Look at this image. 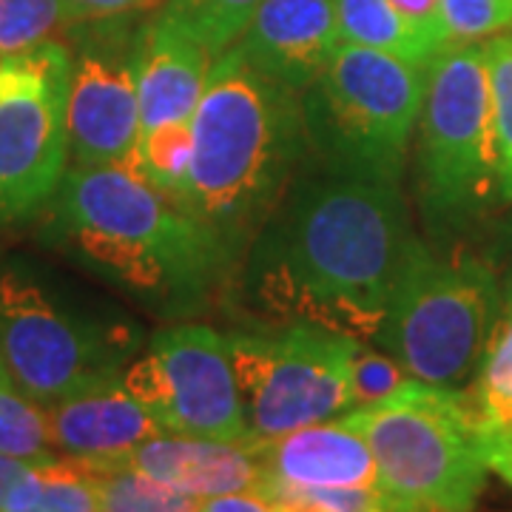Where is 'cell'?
<instances>
[{
    "instance_id": "d6a6232c",
    "label": "cell",
    "mask_w": 512,
    "mask_h": 512,
    "mask_svg": "<svg viewBox=\"0 0 512 512\" xmlns=\"http://www.w3.org/2000/svg\"><path fill=\"white\" fill-rule=\"evenodd\" d=\"M481 450H484V461H487L490 473H498L512 487V433L484 436Z\"/></svg>"
},
{
    "instance_id": "52a82bcc",
    "label": "cell",
    "mask_w": 512,
    "mask_h": 512,
    "mask_svg": "<svg viewBox=\"0 0 512 512\" xmlns=\"http://www.w3.org/2000/svg\"><path fill=\"white\" fill-rule=\"evenodd\" d=\"M376 458L384 512H473L487 461L464 390L413 379L390 399L339 416Z\"/></svg>"
},
{
    "instance_id": "2e32d148",
    "label": "cell",
    "mask_w": 512,
    "mask_h": 512,
    "mask_svg": "<svg viewBox=\"0 0 512 512\" xmlns=\"http://www.w3.org/2000/svg\"><path fill=\"white\" fill-rule=\"evenodd\" d=\"M248 444L259 476L293 487H376V458L367 441L339 419Z\"/></svg>"
},
{
    "instance_id": "836d02e7",
    "label": "cell",
    "mask_w": 512,
    "mask_h": 512,
    "mask_svg": "<svg viewBox=\"0 0 512 512\" xmlns=\"http://www.w3.org/2000/svg\"><path fill=\"white\" fill-rule=\"evenodd\" d=\"M504 234V248H501V268H495V274L501 279V296H504V308H512V214L501 225Z\"/></svg>"
},
{
    "instance_id": "7a4b0ae2",
    "label": "cell",
    "mask_w": 512,
    "mask_h": 512,
    "mask_svg": "<svg viewBox=\"0 0 512 512\" xmlns=\"http://www.w3.org/2000/svg\"><path fill=\"white\" fill-rule=\"evenodd\" d=\"M43 211L57 248L171 322L205 311L237 274L220 234L128 165H72Z\"/></svg>"
},
{
    "instance_id": "4dcf8cb0",
    "label": "cell",
    "mask_w": 512,
    "mask_h": 512,
    "mask_svg": "<svg viewBox=\"0 0 512 512\" xmlns=\"http://www.w3.org/2000/svg\"><path fill=\"white\" fill-rule=\"evenodd\" d=\"M390 3L413 29L436 40L439 46H447L444 26H441V0H390Z\"/></svg>"
},
{
    "instance_id": "603a6c76",
    "label": "cell",
    "mask_w": 512,
    "mask_h": 512,
    "mask_svg": "<svg viewBox=\"0 0 512 512\" xmlns=\"http://www.w3.org/2000/svg\"><path fill=\"white\" fill-rule=\"evenodd\" d=\"M191 154H194L191 123H165L154 131L140 134L137 154H134V171L151 188H157L168 200L180 205L185 177L191 168Z\"/></svg>"
},
{
    "instance_id": "d6986e66",
    "label": "cell",
    "mask_w": 512,
    "mask_h": 512,
    "mask_svg": "<svg viewBox=\"0 0 512 512\" xmlns=\"http://www.w3.org/2000/svg\"><path fill=\"white\" fill-rule=\"evenodd\" d=\"M0 512H97V476L80 458L40 464L20 478Z\"/></svg>"
},
{
    "instance_id": "ba28073f",
    "label": "cell",
    "mask_w": 512,
    "mask_h": 512,
    "mask_svg": "<svg viewBox=\"0 0 512 512\" xmlns=\"http://www.w3.org/2000/svg\"><path fill=\"white\" fill-rule=\"evenodd\" d=\"M427 92V66L339 43L302 100L308 157L336 171L402 183Z\"/></svg>"
},
{
    "instance_id": "f546056e",
    "label": "cell",
    "mask_w": 512,
    "mask_h": 512,
    "mask_svg": "<svg viewBox=\"0 0 512 512\" xmlns=\"http://www.w3.org/2000/svg\"><path fill=\"white\" fill-rule=\"evenodd\" d=\"M72 23L80 20L120 18V15H146L160 9L165 0H63Z\"/></svg>"
},
{
    "instance_id": "5b68a950",
    "label": "cell",
    "mask_w": 512,
    "mask_h": 512,
    "mask_svg": "<svg viewBox=\"0 0 512 512\" xmlns=\"http://www.w3.org/2000/svg\"><path fill=\"white\" fill-rule=\"evenodd\" d=\"M143 330L123 308L32 262L0 265V365L40 407L123 376Z\"/></svg>"
},
{
    "instance_id": "ac0fdd59",
    "label": "cell",
    "mask_w": 512,
    "mask_h": 512,
    "mask_svg": "<svg viewBox=\"0 0 512 512\" xmlns=\"http://www.w3.org/2000/svg\"><path fill=\"white\" fill-rule=\"evenodd\" d=\"M339 40L353 46H367L376 52L410 60L416 66H427L441 46L393 9L390 0H333Z\"/></svg>"
},
{
    "instance_id": "9c48e42d",
    "label": "cell",
    "mask_w": 512,
    "mask_h": 512,
    "mask_svg": "<svg viewBox=\"0 0 512 512\" xmlns=\"http://www.w3.org/2000/svg\"><path fill=\"white\" fill-rule=\"evenodd\" d=\"M248 419V441L339 419L353 407V339L316 325L225 333Z\"/></svg>"
},
{
    "instance_id": "44dd1931",
    "label": "cell",
    "mask_w": 512,
    "mask_h": 512,
    "mask_svg": "<svg viewBox=\"0 0 512 512\" xmlns=\"http://www.w3.org/2000/svg\"><path fill=\"white\" fill-rule=\"evenodd\" d=\"M86 464V461H83ZM97 476V512H197L202 498L180 493L126 464L92 467Z\"/></svg>"
},
{
    "instance_id": "e575fe53",
    "label": "cell",
    "mask_w": 512,
    "mask_h": 512,
    "mask_svg": "<svg viewBox=\"0 0 512 512\" xmlns=\"http://www.w3.org/2000/svg\"><path fill=\"white\" fill-rule=\"evenodd\" d=\"M32 467H35V464H26V461H20V458L3 456V453H0V510H3V504H6L9 493L18 487L20 478L26 476Z\"/></svg>"
},
{
    "instance_id": "83f0119b",
    "label": "cell",
    "mask_w": 512,
    "mask_h": 512,
    "mask_svg": "<svg viewBox=\"0 0 512 512\" xmlns=\"http://www.w3.org/2000/svg\"><path fill=\"white\" fill-rule=\"evenodd\" d=\"M413 382V376L404 370L387 350L376 348L373 342L353 339L350 350V399L353 407H367V404L384 402L396 396L404 384Z\"/></svg>"
},
{
    "instance_id": "4316f807",
    "label": "cell",
    "mask_w": 512,
    "mask_h": 512,
    "mask_svg": "<svg viewBox=\"0 0 512 512\" xmlns=\"http://www.w3.org/2000/svg\"><path fill=\"white\" fill-rule=\"evenodd\" d=\"M490 109H493L495 146L501 157L504 194L512 205V29L484 40Z\"/></svg>"
},
{
    "instance_id": "7c38bea8",
    "label": "cell",
    "mask_w": 512,
    "mask_h": 512,
    "mask_svg": "<svg viewBox=\"0 0 512 512\" xmlns=\"http://www.w3.org/2000/svg\"><path fill=\"white\" fill-rule=\"evenodd\" d=\"M146 15L80 20L63 32V40L72 52V83H69L72 165L134 168L137 137H140L137 37Z\"/></svg>"
},
{
    "instance_id": "277c9868",
    "label": "cell",
    "mask_w": 512,
    "mask_h": 512,
    "mask_svg": "<svg viewBox=\"0 0 512 512\" xmlns=\"http://www.w3.org/2000/svg\"><path fill=\"white\" fill-rule=\"evenodd\" d=\"M410 183L424 242L464 248L510 205L501 180L484 40L447 43L427 63Z\"/></svg>"
},
{
    "instance_id": "8992f818",
    "label": "cell",
    "mask_w": 512,
    "mask_h": 512,
    "mask_svg": "<svg viewBox=\"0 0 512 512\" xmlns=\"http://www.w3.org/2000/svg\"><path fill=\"white\" fill-rule=\"evenodd\" d=\"M504 313L493 262L416 237L393 282L373 345L419 382L464 390Z\"/></svg>"
},
{
    "instance_id": "cb8c5ba5",
    "label": "cell",
    "mask_w": 512,
    "mask_h": 512,
    "mask_svg": "<svg viewBox=\"0 0 512 512\" xmlns=\"http://www.w3.org/2000/svg\"><path fill=\"white\" fill-rule=\"evenodd\" d=\"M259 3L262 0H165L163 9L197 37L211 57H220L245 32Z\"/></svg>"
},
{
    "instance_id": "4fadbf2b",
    "label": "cell",
    "mask_w": 512,
    "mask_h": 512,
    "mask_svg": "<svg viewBox=\"0 0 512 512\" xmlns=\"http://www.w3.org/2000/svg\"><path fill=\"white\" fill-rule=\"evenodd\" d=\"M339 43L333 0H262L234 49L271 83L302 94Z\"/></svg>"
},
{
    "instance_id": "e0dca14e",
    "label": "cell",
    "mask_w": 512,
    "mask_h": 512,
    "mask_svg": "<svg viewBox=\"0 0 512 512\" xmlns=\"http://www.w3.org/2000/svg\"><path fill=\"white\" fill-rule=\"evenodd\" d=\"M111 464L134 467L194 498L248 493L259 481V461L251 444L194 439V436H174V433L143 441L137 450H131L128 456L117 458ZM92 467H106V464H92Z\"/></svg>"
},
{
    "instance_id": "9a60e30c",
    "label": "cell",
    "mask_w": 512,
    "mask_h": 512,
    "mask_svg": "<svg viewBox=\"0 0 512 512\" xmlns=\"http://www.w3.org/2000/svg\"><path fill=\"white\" fill-rule=\"evenodd\" d=\"M46 416L55 450L86 464H111L137 450L143 441L165 433L128 393L123 376L92 384L46 407Z\"/></svg>"
},
{
    "instance_id": "1f68e13d",
    "label": "cell",
    "mask_w": 512,
    "mask_h": 512,
    "mask_svg": "<svg viewBox=\"0 0 512 512\" xmlns=\"http://www.w3.org/2000/svg\"><path fill=\"white\" fill-rule=\"evenodd\" d=\"M197 512H276L274 504H268L262 495L256 493H228L202 498Z\"/></svg>"
},
{
    "instance_id": "30bf717a",
    "label": "cell",
    "mask_w": 512,
    "mask_h": 512,
    "mask_svg": "<svg viewBox=\"0 0 512 512\" xmlns=\"http://www.w3.org/2000/svg\"><path fill=\"white\" fill-rule=\"evenodd\" d=\"M69 83L63 37L0 57V228L37 217L69 171Z\"/></svg>"
},
{
    "instance_id": "5bb4252c",
    "label": "cell",
    "mask_w": 512,
    "mask_h": 512,
    "mask_svg": "<svg viewBox=\"0 0 512 512\" xmlns=\"http://www.w3.org/2000/svg\"><path fill=\"white\" fill-rule=\"evenodd\" d=\"M211 66V52L165 9L148 12L137 37L140 134L165 123H191Z\"/></svg>"
},
{
    "instance_id": "3957f363",
    "label": "cell",
    "mask_w": 512,
    "mask_h": 512,
    "mask_svg": "<svg viewBox=\"0 0 512 512\" xmlns=\"http://www.w3.org/2000/svg\"><path fill=\"white\" fill-rule=\"evenodd\" d=\"M191 134L180 208L220 234L239 262L308 157L302 100L231 46L214 57Z\"/></svg>"
},
{
    "instance_id": "f1b7e54d",
    "label": "cell",
    "mask_w": 512,
    "mask_h": 512,
    "mask_svg": "<svg viewBox=\"0 0 512 512\" xmlns=\"http://www.w3.org/2000/svg\"><path fill=\"white\" fill-rule=\"evenodd\" d=\"M447 43H481L512 29V0H441Z\"/></svg>"
},
{
    "instance_id": "484cf974",
    "label": "cell",
    "mask_w": 512,
    "mask_h": 512,
    "mask_svg": "<svg viewBox=\"0 0 512 512\" xmlns=\"http://www.w3.org/2000/svg\"><path fill=\"white\" fill-rule=\"evenodd\" d=\"M251 493L274 504L276 512H384L376 487H293L259 476Z\"/></svg>"
},
{
    "instance_id": "8fae6325",
    "label": "cell",
    "mask_w": 512,
    "mask_h": 512,
    "mask_svg": "<svg viewBox=\"0 0 512 512\" xmlns=\"http://www.w3.org/2000/svg\"><path fill=\"white\" fill-rule=\"evenodd\" d=\"M126 390L165 433L248 444V419L220 330L177 322L151 333L123 370Z\"/></svg>"
},
{
    "instance_id": "d4e9b609",
    "label": "cell",
    "mask_w": 512,
    "mask_h": 512,
    "mask_svg": "<svg viewBox=\"0 0 512 512\" xmlns=\"http://www.w3.org/2000/svg\"><path fill=\"white\" fill-rule=\"evenodd\" d=\"M72 26L63 0H0V57L23 55Z\"/></svg>"
},
{
    "instance_id": "7402d4cb",
    "label": "cell",
    "mask_w": 512,
    "mask_h": 512,
    "mask_svg": "<svg viewBox=\"0 0 512 512\" xmlns=\"http://www.w3.org/2000/svg\"><path fill=\"white\" fill-rule=\"evenodd\" d=\"M0 453L20 458L26 464L57 461L46 407L32 402L0 365Z\"/></svg>"
},
{
    "instance_id": "ffe728a7",
    "label": "cell",
    "mask_w": 512,
    "mask_h": 512,
    "mask_svg": "<svg viewBox=\"0 0 512 512\" xmlns=\"http://www.w3.org/2000/svg\"><path fill=\"white\" fill-rule=\"evenodd\" d=\"M478 436L512 433V308H504L476 379L464 387Z\"/></svg>"
},
{
    "instance_id": "6da1fadb",
    "label": "cell",
    "mask_w": 512,
    "mask_h": 512,
    "mask_svg": "<svg viewBox=\"0 0 512 512\" xmlns=\"http://www.w3.org/2000/svg\"><path fill=\"white\" fill-rule=\"evenodd\" d=\"M419 234L402 183L305 157L237 265L248 311L373 342Z\"/></svg>"
}]
</instances>
